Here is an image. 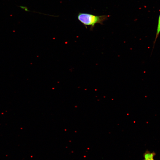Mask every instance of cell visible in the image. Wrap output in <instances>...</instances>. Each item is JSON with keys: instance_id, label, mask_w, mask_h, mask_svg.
Instances as JSON below:
<instances>
[{"instance_id": "obj_1", "label": "cell", "mask_w": 160, "mask_h": 160, "mask_svg": "<svg viewBox=\"0 0 160 160\" xmlns=\"http://www.w3.org/2000/svg\"><path fill=\"white\" fill-rule=\"evenodd\" d=\"M109 16L108 15L96 16L89 13H79L78 14L77 18L84 25L90 26L93 28L96 24H102Z\"/></svg>"}, {"instance_id": "obj_2", "label": "cell", "mask_w": 160, "mask_h": 160, "mask_svg": "<svg viewBox=\"0 0 160 160\" xmlns=\"http://www.w3.org/2000/svg\"><path fill=\"white\" fill-rule=\"evenodd\" d=\"M155 154L154 152L147 151L144 154V160H155L154 157Z\"/></svg>"}, {"instance_id": "obj_3", "label": "cell", "mask_w": 160, "mask_h": 160, "mask_svg": "<svg viewBox=\"0 0 160 160\" xmlns=\"http://www.w3.org/2000/svg\"><path fill=\"white\" fill-rule=\"evenodd\" d=\"M156 35L155 41H156L160 33V14L159 16L157 28Z\"/></svg>"}]
</instances>
